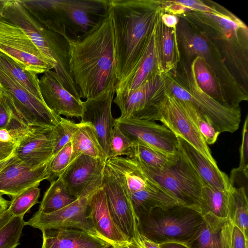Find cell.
I'll return each mask as SVG.
<instances>
[{"label":"cell","mask_w":248,"mask_h":248,"mask_svg":"<svg viewBox=\"0 0 248 248\" xmlns=\"http://www.w3.org/2000/svg\"><path fill=\"white\" fill-rule=\"evenodd\" d=\"M101 184L102 181L96 183L74 202L59 210L50 213L38 211L25 222V225L41 231L48 229H75L101 236L89 218L88 205L90 197L101 187Z\"/></svg>","instance_id":"11"},{"label":"cell","mask_w":248,"mask_h":248,"mask_svg":"<svg viewBox=\"0 0 248 248\" xmlns=\"http://www.w3.org/2000/svg\"><path fill=\"white\" fill-rule=\"evenodd\" d=\"M129 248H142L140 245L135 243H131L128 245Z\"/></svg>","instance_id":"53"},{"label":"cell","mask_w":248,"mask_h":248,"mask_svg":"<svg viewBox=\"0 0 248 248\" xmlns=\"http://www.w3.org/2000/svg\"><path fill=\"white\" fill-rule=\"evenodd\" d=\"M13 217L12 214L8 209L2 214H0V229Z\"/></svg>","instance_id":"48"},{"label":"cell","mask_w":248,"mask_h":248,"mask_svg":"<svg viewBox=\"0 0 248 248\" xmlns=\"http://www.w3.org/2000/svg\"><path fill=\"white\" fill-rule=\"evenodd\" d=\"M248 239L236 226L233 227L231 248H248Z\"/></svg>","instance_id":"43"},{"label":"cell","mask_w":248,"mask_h":248,"mask_svg":"<svg viewBox=\"0 0 248 248\" xmlns=\"http://www.w3.org/2000/svg\"><path fill=\"white\" fill-rule=\"evenodd\" d=\"M47 29L67 40L80 38L109 14V0H20Z\"/></svg>","instance_id":"3"},{"label":"cell","mask_w":248,"mask_h":248,"mask_svg":"<svg viewBox=\"0 0 248 248\" xmlns=\"http://www.w3.org/2000/svg\"><path fill=\"white\" fill-rule=\"evenodd\" d=\"M161 19L166 26L170 28L176 29L179 21L178 16L171 14L166 13L162 11L161 14Z\"/></svg>","instance_id":"45"},{"label":"cell","mask_w":248,"mask_h":248,"mask_svg":"<svg viewBox=\"0 0 248 248\" xmlns=\"http://www.w3.org/2000/svg\"><path fill=\"white\" fill-rule=\"evenodd\" d=\"M136 160L144 173L152 182L182 205L200 212L202 191L205 184L186 157L179 143L177 151L164 168H150Z\"/></svg>","instance_id":"9"},{"label":"cell","mask_w":248,"mask_h":248,"mask_svg":"<svg viewBox=\"0 0 248 248\" xmlns=\"http://www.w3.org/2000/svg\"><path fill=\"white\" fill-rule=\"evenodd\" d=\"M106 162L81 155L69 164L60 176L67 191L77 199L102 180Z\"/></svg>","instance_id":"19"},{"label":"cell","mask_w":248,"mask_h":248,"mask_svg":"<svg viewBox=\"0 0 248 248\" xmlns=\"http://www.w3.org/2000/svg\"><path fill=\"white\" fill-rule=\"evenodd\" d=\"M133 144V140L120 129L115 123L110 138L108 158L123 155L131 157Z\"/></svg>","instance_id":"38"},{"label":"cell","mask_w":248,"mask_h":248,"mask_svg":"<svg viewBox=\"0 0 248 248\" xmlns=\"http://www.w3.org/2000/svg\"><path fill=\"white\" fill-rule=\"evenodd\" d=\"M67 41L70 72L80 98L86 100L114 90L118 79L110 12L89 32Z\"/></svg>","instance_id":"1"},{"label":"cell","mask_w":248,"mask_h":248,"mask_svg":"<svg viewBox=\"0 0 248 248\" xmlns=\"http://www.w3.org/2000/svg\"><path fill=\"white\" fill-rule=\"evenodd\" d=\"M0 67L8 72L29 92L43 100L37 75L26 70L13 59L1 52Z\"/></svg>","instance_id":"33"},{"label":"cell","mask_w":248,"mask_h":248,"mask_svg":"<svg viewBox=\"0 0 248 248\" xmlns=\"http://www.w3.org/2000/svg\"><path fill=\"white\" fill-rule=\"evenodd\" d=\"M39 87L43 100L56 115L67 118H81L83 101L71 94L62 85L56 72L46 71L39 79Z\"/></svg>","instance_id":"17"},{"label":"cell","mask_w":248,"mask_h":248,"mask_svg":"<svg viewBox=\"0 0 248 248\" xmlns=\"http://www.w3.org/2000/svg\"><path fill=\"white\" fill-rule=\"evenodd\" d=\"M101 187L107 199L110 213L117 227L128 238L130 243H137L140 234L138 219L131 201L116 175L106 164Z\"/></svg>","instance_id":"14"},{"label":"cell","mask_w":248,"mask_h":248,"mask_svg":"<svg viewBox=\"0 0 248 248\" xmlns=\"http://www.w3.org/2000/svg\"><path fill=\"white\" fill-rule=\"evenodd\" d=\"M216 46L239 83L248 90V29L235 15L223 16L191 11L177 16Z\"/></svg>","instance_id":"4"},{"label":"cell","mask_w":248,"mask_h":248,"mask_svg":"<svg viewBox=\"0 0 248 248\" xmlns=\"http://www.w3.org/2000/svg\"><path fill=\"white\" fill-rule=\"evenodd\" d=\"M0 52L36 75L54 68L19 27L0 15Z\"/></svg>","instance_id":"13"},{"label":"cell","mask_w":248,"mask_h":248,"mask_svg":"<svg viewBox=\"0 0 248 248\" xmlns=\"http://www.w3.org/2000/svg\"><path fill=\"white\" fill-rule=\"evenodd\" d=\"M142 248H160L159 244L148 240L140 235L139 241L135 243Z\"/></svg>","instance_id":"46"},{"label":"cell","mask_w":248,"mask_h":248,"mask_svg":"<svg viewBox=\"0 0 248 248\" xmlns=\"http://www.w3.org/2000/svg\"><path fill=\"white\" fill-rule=\"evenodd\" d=\"M160 12L155 28L157 55L163 74L174 70L180 62L176 29L167 27L162 23Z\"/></svg>","instance_id":"27"},{"label":"cell","mask_w":248,"mask_h":248,"mask_svg":"<svg viewBox=\"0 0 248 248\" xmlns=\"http://www.w3.org/2000/svg\"><path fill=\"white\" fill-rule=\"evenodd\" d=\"M49 161L38 168H31L15 155L13 160L0 171V194L13 197L30 187L38 186L42 181L48 178Z\"/></svg>","instance_id":"20"},{"label":"cell","mask_w":248,"mask_h":248,"mask_svg":"<svg viewBox=\"0 0 248 248\" xmlns=\"http://www.w3.org/2000/svg\"><path fill=\"white\" fill-rule=\"evenodd\" d=\"M248 117L247 115L242 132V141L240 147V170L248 171Z\"/></svg>","instance_id":"42"},{"label":"cell","mask_w":248,"mask_h":248,"mask_svg":"<svg viewBox=\"0 0 248 248\" xmlns=\"http://www.w3.org/2000/svg\"><path fill=\"white\" fill-rule=\"evenodd\" d=\"M164 76L167 92L191 105L207 117L220 133H232L238 130L240 108L223 105L203 92L196 82L190 65L180 61L174 70Z\"/></svg>","instance_id":"7"},{"label":"cell","mask_w":248,"mask_h":248,"mask_svg":"<svg viewBox=\"0 0 248 248\" xmlns=\"http://www.w3.org/2000/svg\"><path fill=\"white\" fill-rule=\"evenodd\" d=\"M40 189L38 186L30 187L12 197L8 209L13 216L23 217L35 204L39 203Z\"/></svg>","instance_id":"37"},{"label":"cell","mask_w":248,"mask_h":248,"mask_svg":"<svg viewBox=\"0 0 248 248\" xmlns=\"http://www.w3.org/2000/svg\"><path fill=\"white\" fill-rule=\"evenodd\" d=\"M155 28V26L147 46L136 66L126 77L116 84L114 88L115 94H124L131 92L155 76L164 74L160 68L157 55Z\"/></svg>","instance_id":"25"},{"label":"cell","mask_w":248,"mask_h":248,"mask_svg":"<svg viewBox=\"0 0 248 248\" xmlns=\"http://www.w3.org/2000/svg\"><path fill=\"white\" fill-rule=\"evenodd\" d=\"M228 218L248 239V189L231 186L229 191Z\"/></svg>","instance_id":"30"},{"label":"cell","mask_w":248,"mask_h":248,"mask_svg":"<svg viewBox=\"0 0 248 248\" xmlns=\"http://www.w3.org/2000/svg\"><path fill=\"white\" fill-rule=\"evenodd\" d=\"M114 248H129L128 245H125L124 246H116Z\"/></svg>","instance_id":"54"},{"label":"cell","mask_w":248,"mask_h":248,"mask_svg":"<svg viewBox=\"0 0 248 248\" xmlns=\"http://www.w3.org/2000/svg\"><path fill=\"white\" fill-rule=\"evenodd\" d=\"M15 156L14 155L10 158L0 163V171L13 160Z\"/></svg>","instance_id":"51"},{"label":"cell","mask_w":248,"mask_h":248,"mask_svg":"<svg viewBox=\"0 0 248 248\" xmlns=\"http://www.w3.org/2000/svg\"><path fill=\"white\" fill-rule=\"evenodd\" d=\"M233 227L229 218L205 214L199 230L185 245L188 248H231Z\"/></svg>","instance_id":"22"},{"label":"cell","mask_w":248,"mask_h":248,"mask_svg":"<svg viewBox=\"0 0 248 248\" xmlns=\"http://www.w3.org/2000/svg\"><path fill=\"white\" fill-rule=\"evenodd\" d=\"M89 217L98 233L115 247L128 245V238L119 229L108 209L102 187L95 191L89 201Z\"/></svg>","instance_id":"23"},{"label":"cell","mask_w":248,"mask_h":248,"mask_svg":"<svg viewBox=\"0 0 248 248\" xmlns=\"http://www.w3.org/2000/svg\"><path fill=\"white\" fill-rule=\"evenodd\" d=\"M17 144L13 142L0 141V163L5 161L15 155Z\"/></svg>","instance_id":"44"},{"label":"cell","mask_w":248,"mask_h":248,"mask_svg":"<svg viewBox=\"0 0 248 248\" xmlns=\"http://www.w3.org/2000/svg\"><path fill=\"white\" fill-rule=\"evenodd\" d=\"M77 126V123L68 118L61 117L58 124L53 129L54 147L52 156L55 155L66 144L71 142Z\"/></svg>","instance_id":"40"},{"label":"cell","mask_w":248,"mask_h":248,"mask_svg":"<svg viewBox=\"0 0 248 248\" xmlns=\"http://www.w3.org/2000/svg\"><path fill=\"white\" fill-rule=\"evenodd\" d=\"M77 199L67 191L59 177L50 183L45 192L38 211L44 213H52L70 204Z\"/></svg>","instance_id":"32"},{"label":"cell","mask_w":248,"mask_h":248,"mask_svg":"<svg viewBox=\"0 0 248 248\" xmlns=\"http://www.w3.org/2000/svg\"><path fill=\"white\" fill-rule=\"evenodd\" d=\"M176 137L179 146L205 184L220 189H230L229 178L225 173L214 166L186 140Z\"/></svg>","instance_id":"26"},{"label":"cell","mask_w":248,"mask_h":248,"mask_svg":"<svg viewBox=\"0 0 248 248\" xmlns=\"http://www.w3.org/2000/svg\"><path fill=\"white\" fill-rule=\"evenodd\" d=\"M186 112L203 137L207 145H212L220 134L208 118L189 103L179 100Z\"/></svg>","instance_id":"35"},{"label":"cell","mask_w":248,"mask_h":248,"mask_svg":"<svg viewBox=\"0 0 248 248\" xmlns=\"http://www.w3.org/2000/svg\"><path fill=\"white\" fill-rule=\"evenodd\" d=\"M132 151V157L144 166L155 169L165 167L173 155L164 154L138 141H134Z\"/></svg>","instance_id":"34"},{"label":"cell","mask_w":248,"mask_h":248,"mask_svg":"<svg viewBox=\"0 0 248 248\" xmlns=\"http://www.w3.org/2000/svg\"><path fill=\"white\" fill-rule=\"evenodd\" d=\"M160 248H188L185 244L175 243L169 242L159 244Z\"/></svg>","instance_id":"49"},{"label":"cell","mask_w":248,"mask_h":248,"mask_svg":"<svg viewBox=\"0 0 248 248\" xmlns=\"http://www.w3.org/2000/svg\"><path fill=\"white\" fill-rule=\"evenodd\" d=\"M203 221L197 210L185 205L156 208L138 217L139 234L158 244H186L196 234Z\"/></svg>","instance_id":"8"},{"label":"cell","mask_w":248,"mask_h":248,"mask_svg":"<svg viewBox=\"0 0 248 248\" xmlns=\"http://www.w3.org/2000/svg\"><path fill=\"white\" fill-rule=\"evenodd\" d=\"M23 217L13 216L0 229V248H16L20 245L25 221Z\"/></svg>","instance_id":"36"},{"label":"cell","mask_w":248,"mask_h":248,"mask_svg":"<svg viewBox=\"0 0 248 248\" xmlns=\"http://www.w3.org/2000/svg\"><path fill=\"white\" fill-rule=\"evenodd\" d=\"M16 111L11 97L0 88V129L6 128Z\"/></svg>","instance_id":"41"},{"label":"cell","mask_w":248,"mask_h":248,"mask_svg":"<svg viewBox=\"0 0 248 248\" xmlns=\"http://www.w3.org/2000/svg\"><path fill=\"white\" fill-rule=\"evenodd\" d=\"M0 141L15 143L12 136L6 128L0 129Z\"/></svg>","instance_id":"47"},{"label":"cell","mask_w":248,"mask_h":248,"mask_svg":"<svg viewBox=\"0 0 248 248\" xmlns=\"http://www.w3.org/2000/svg\"><path fill=\"white\" fill-rule=\"evenodd\" d=\"M115 123L133 141L142 143L161 153L174 155L178 148L176 136L166 126L144 119L119 120Z\"/></svg>","instance_id":"16"},{"label":"cell","mask_w":248,"mask_h":248,"mask_svg":"<svg viewBox=\"0 0 248 248\" xmlns=\"http://www.w3.org/2000/svg\"><path fill=\"white\" fill-rule=\"evenodd\" d=\"M115 248V247H114Z\"/></svg>","instance_id":"55"},{"label":"cell","mask_w":248,"mask_h":248,"mask_svg":"<svg viewBox=\"0 0 248 248\" xmlns=\"http://www.w3.org/2000/svg\"><path fill=\"white\" fill-rule=\"evenodd\" d=\"M1 16L20 28L51 64L62 86L80 99L69 66V45L62 35L42 25L27 10L20 0H8Z\"/></svg>","instance_id":"5"},{"label":"cell","mask_w":248,"mask_h":248,"mask_svg":"<svg viewBox=\"0 0 248 248\" xmlns=\"http://www.w3.org/2000/svg\"><path fill=\"white\" fill-rule=\"evenodd\" d=\"M162 10L161 0H109L118 82L141 58Z\"/></svg>","instance_id":"2"},{"label":"cell","mask_w":248,"mask_h":248,"mask_svg":"<svg viewBox=\"0 0 248 248\" xmlns=\"http://www.w3.org/2000/svg\"><path fill=\"white\" fill-rule=\"evenodd\" d=\"M229 191L205 184L202 191V215L210 213L219 217L228 218Z\"/></svg>","instance_id":"31"},{"label":"cell","mask_w":248,"mask_h":248,"mask_svg":"<svg viewBox=\"0 0 248 248\" xmlns=\"http://www.w3.org/2000/svg\"><path fill=\"white\" fill-rule=\"evenodd\" d=\"M176 28L180 61L190 65L197 57L202 58L215 73L222 87L226 100L231 107L238 108L248 99V90L229 69L219 50L209 39L180 16Z\"/></svg>","instance_id":"6"},{"label":"cell","mask_w":248,"mask_h":248,"mask_svg":"<svg viewBox=\"0 0 248 248\" xmlns=\"http://www.w3.org/2000/svg\"><path fill=\"white\" fill-rule=\"evenodd\" d=\"M10 204V202L3 198L2 195L0 194V214L8 209Z\"/></svg>","instance_id":"50"},{"label":"cell","mask_w":248,"mask_h":248,"mask_svg":"<svg viewBox=\"0 0 248 248\" xmlns=\"http://www.w3.org/2000/svg\"><path fill=\"white\" fill-rule=\"evenodd\" d=\"M8 0H0V15L2 14Z\"/></svg>","instance_id":"52"},{"label":"cell","mask_w":248,"mask_h":248,"mask_svg":"<svg viewBox=\"0 0 248 248\" xmlns=\"http://www.w3.org/2000/svg\"><path fill=\"white\" fill-rule=\"evenodd\" d=\"M166 92L164 74L155 76L131 92L116 94L113 102L121 112L117 119H143Z\"/></svg>","instance_id":"15"},{"label":"cell","mask_w":248,"mask_h":248,"mask_svg":"<svg viewBox=\"0 0 248 248\" xmlns=\"http://www.w3.org/2000/svg\"><path fill=\"white\" fill-rule=\"evenodd\" d=\"M0 88L12 98L24 123L29 127L53 129L61 116L51 111L44 102L26 89L0 67Z\"/></svg>","instance_id":"12"},{"label":"cell","mask_w":248,"mask_h":248,"mask_svg":"<svg viewBox=\"0 0 248 248\" xmlns=\"http://www.w3.org/2000/svg\"><path fill=\"white\" fill-rule=\"evenodd\" d=\"M53 129L31 127L17 143L16 156L31 168L48 162L52 157L54 147Z\"/></svg>","instance_id":"21"},{"label":"cell","mask_w":248,"mask_h":248,"mask_svg":"<svg viewBox=\"0 0 248 248\" xmlns=\"http://www.w3.org/2000/svg\"><path fill=\"white\" fill-rule=\"evenodd\" d=\"M144 119L160 121L176 137L186 140L214 166L218 167L203 137L179 100L172 95L166 92Z\"/></svg>","instance_id":"10"},{"label":"cell","mask_w":248,"mask_h":248,"mask_svg":"<svg viewBox=\"0 0 248 248\" xmlns=\"http://www.w3.org/2000/svg\"><path fill=\"white\" fill-rule=\"evenodd\" d=\"M72 154L70 142L52 156L47 166L48 178L47 180L50 183L58 178L66 170L70 163Z\"/></svg>","instance_id":"39"},{"label":"cell","mask_w":248,"mask_h":248,"mask_svg":"<svg viewBox=\"0 0 248 248\" xmlns=\"http://www.w3.org/2000/svg\"><path fill=\"white\" fill-rule=\"evenodd\" d=\"M71 143L72 154L70 162L81 155L98 158L105 162L108 159L99 142L94 128L89 123H77Z\"/></svg>","instance_id":"28"},{"label":"cell","mask_w":248,"mask_h":248,"mask_svg":"<svg viewBox=\"0 0 248 248\" xmlns=\"http://www.w3.org/2000/svg\"><path fill=\"white\" fill-rule=\"evenodd\" d=\"M42 248H114L103 237L75 229L42 231Z\"/></svg>","instance_id":"24"},{"label":"cell","mask_w":248,"mask_h":248,"mask_svg":"<svg viewBox=\"0 0 248 248\" xmlns=\"http://www.w3.org/2000/svg\"><path fill=\"white\" fill-rule=\"evenodd\" d=\"M190 65L196 82L201 90L220 104L230 107L226 102L219 79L204 60L202 58L197 57Z\"/></svg>","instance_id":"29"},{"label":"cell","mask_w":248,"mask_h":248,"mask_svg":"<svg viewBox=\"0 0 248 248\" xmlns=\"http://www.w3.org/2000/svg\"><path fill=\"white\" fill-rule=\"evenodd\" d=\"M114 94V90H111L83 101L84 110L80 122L89 123L93 127L107 158L110 138L115 124L111 111Z\"/></svg>","instance_id":"18"}]
</instances>
